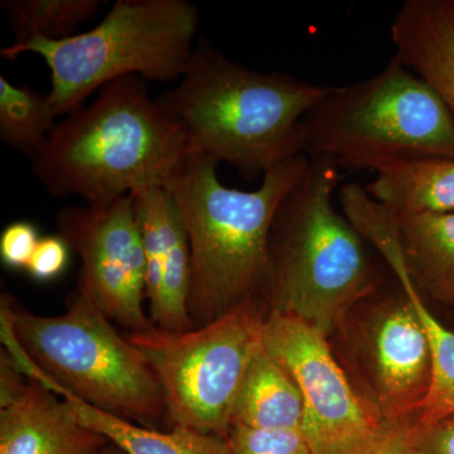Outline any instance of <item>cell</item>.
<instances>
[{
	"label": "cell",
	"mask_w": 454,
	"mask_h": 454,
	"mask_svg": "<svg viewBox=\"0 0 454 454\" xmlns=\"http://www.w3.org/2000/svg\"><path fill=\"white\" fill-rule=\"evenodd\" d=\"M309 160L271 227L265 301L269 310L297 317L330 337L380 278L367 241L334 208L339 166L327 158Z\"/></svg>",
	"instance_id": "5b68a950"
},
{
	"label": "cell",
	"mask_w": 454,
	"mask_h": 454,
	"mask_svg": "<svg viewBox=\"0 0 454 454\" xmlns=\"http://www.w3.org/2000/svg\"><path fill=\"white\" fill-rule=\"evenodd\" d=\"M366 454H420L411 443L404 427H393Z\"/></svg>",
	"instance_id": "d4e9b609"
},
{
	"label": "cell",
	"mask_w": 454,
	"mask_h": 454,
	"mask_svg": "<svg viewBox=\"0 0 454 454\" xmlns=\"http://www.w3.org/2000/svg\"><path fill=\"white\" fill-rule=\"evenodd\" d=\"M309 160L303 154L268 170L258 190L247 192L221 184L219 163L196 153L169 182L166 188L177 203L190 240L188 313L195 327L265 298L271 227L284 197Z\"/></svg>",
	"instance_id": "3957f363"
},
{
	"label": "cell",
	"mask_w": 454,
	"mask_h": 454,
	"mask_svg": "<svg viewBox=\"0 0 454 454\" xmlns=\"http://www.w3.org/2000/svg\"><path fill=\"white\" fill-rule=\"evenodd\" d=\"M2 342L23 372L53 393L151 429H166L160 382L142 352L80 292L59 316L29 312L5 294Z\"/></svg>",
	"instance_id": "277c9868"
},
{
	"label": "cell",
	"mask_w": 454,
	"mask_h": 454,
	"mask_svg": "<svg viewBox=\"0 0 454 454\" xmlns=\"http://www.w3.org/2000/svg\"><path fill=\"white\" fill-rule=\"evenodd\" d=\"M331 89L250 70L200 40L177 88L157 100L196 153L254 177L306 154L304 118Z\"/></svg>",
	"instance_id": "7a4b0ae2"
},
{
	"label": "cell",
	"mask_w": 454,
	"mask_h": 454,
	"mask_svg": "<svg viewBox=\"0 0 454 454\" xmlns=\"http://www.w3.org/2000/svg\"><path fill=\"white\" fill-rule=\"evenodd\" d=\"M395 216L406 268L418 288L454 301V212Z\"/></svg>",
	"instance_id": "e0dca14e"
},
{
	"label": "cell",
	"mask_w": 454,
	"mask_h": 454,
	"mask_svg": "<svg viewBox=\"0 0 454 454\" xmlns=\"http://www.w3.org/2000/svg\"><path fill=\"white\" fill-rule=\"evenodd\" d=\"M70 253V247L59 234L43 236L26 271L37 282H52L65 273Z\"/></svg>",
	"instance_id": "603a6c76"
},
{
	"label": "cell",
	"mask_w": 454,
	"mask_h": 454,
	"mask_svg": "<svg viewBox=\"0 0 454 454\" xmlns=\"http://www.w3.org/2000/svg\"><path fill=\"white\" fill-rule=\"evenodd\" d=\"M193 154L181 122L151 98L145 80L128 76L57 122L32 169L51 195L98 207L166 188Z\"/></svg>",
	"instance_id": "6da1fadb"
},
{
	"label": "cell",
	"mask_w": 454,
	"mask_h": 454,
	"mask_svg": "<svg viewBox=\"0 0 454 454\" xmlns=\"http://www.w3.org/2000/svg\"><path fill=\"white\" fill-rule=\"evenodd\" d=\"M57 234L82 259L76 291L129 333L155 327L145 315V254L133 197L107 206H65Z\"/></svg>",
	"instance_id": "30bf717a"
},
{
	"label": "cell",
	"mask_w": 454,
	"mask_h": 454,
	"mask_svg": "<svg viewBox=\"0 0 454 454\" xmlns=\"http://www.w3.org/2000/svg\"><path fill=\"white\" fill-rule=\"evenodd\" d=\"M90 428L127 454H232L227 439L188 428L151 429L114 417L70 394L59 393Z\"/></svg>",
	"instance_id": "ac0fdd59"
},
{
	"label": "cell",
	"mask_w": 454,
	"mask_h": 454,
	"mask_svg": "<svg viewBox=\"0 0 454 454\" xmlns=\"http://www.w3.org/2000/svg\"><path fill=\"white\" fill-rule=\"evenodd\" d=\"M262 343L301 391V433L313 454H366L393 428L355 389L337 363L328 337L312 325L269 310Z\"/></svg>",
	"instance_id": "9c48e42d"
},
{
	"label": "cell",
	"mask_w": 454,
	"mask_h": 454,
	"mask_svg": "<svg viewBox=\"0 0 454 454\" xmlns=\"http://www.w3.org/2000/svg\"><path fill=\"white\" fill-rule=\"evenodd\" d=\"M304 151L375 172L423 158H454V119L396 55L375 76L331 89L303 121Z\"/></svg>",
	"instance_id": "8992f818"
},
{
	"label": "cell",
	"mask_w": 454,
	"mask_h": 454,
	"mask_svg": "<svg viewBox=\"0 0 454 454\" xmlns=\"http://www.w3.org/2000/svg\"><path fill=\"white\" fill-rule=\"evenodd\" d=\"M41 236L31 221H13L0 234V259L8 269L27 270Z\"/></svg>",
	"instance_id": "7402d4cb"
},
{
	"label": "cell",
	"mask_w": 454,
	"mask_h": 454,
	"mask_svg": "<svg viewBox=\"0 0 454 454\" xmlns=\"http://www.w3.org/2000/svg\"><path fill=\"white\" fill-rule=\"evenodd\" d=\"M404 428L420 454H454V414L433 423Z\"/></svg>",
	"instance_id": "cb8c5ba5"
},
{
	"label": "cell",
	"mask_w": 454,
	"mask_h": 454,
	"mask_svg": "<svg viewBox=\"0 0 454 454\" xmlns=\"http://www.w3.org/2000/svg\"><path fill=\"white\" fill-rule=\"evenodd\" d=\"M303 419L297 384L260 340L236 395L231 428L301 430Z\"/></svg>",
	"instance_id": "9a60e30c"
},
{
	"label": "cell",
	"mask_w": 454,
	"mask_h": 454,
	"mask_svg": "<svg viewBox=\"0 0 454 454\" xmlns=\"http://www.w3.org/2000/svg\"><path fill=\"white\" fill-rule=\"evenodd\" d=\"M130 195L145 247L149 318L160 330H192L188 313L191 247L177 203L164 187H146Z\"/></svg>",
	"instance_id": "7c38bea8"
},
{
	"label": "cell",
	"mask_w": 454,
	"mask_h": 454,
	"mask_svg": "<svg viewBox=\"0 0 454 454\" xmlns=\"http://www.w3.org/2000/svg\"><path fill=\"white\" fill-rule=\"evenodd\" d=\"M98 454H127L124 452V450H121V448H118L116 446H114V444L109 443L106 448H103V450H100V453Z\"/></svg>",
	"instance_id": "484cf974"
},
{
	"label": "cell",
	"mask_w": 454,
	"mask_h": 454,
	"mask_svg": "<svg viewBox=\"0 0 454 454\" xmlns=\"http://www.w3.org/2000/svg\"><path fill=\"white\" fill-rule=\"evenodd\" d=\"M367 193L395 215L454 212V158H423L376 172Z\"/></svg>",
	"instance_id": "2e32d148"
},
{
	"label": "cell",
	"mask_w": 454,
	"mask_h": 454,
	"mask_svg": "<svg viewBox=\"0 0 454 454\" xmlns=\"http://www.w3.org/2000/svg\"><path fill=\"white\" fill-rule=\"evenodd\" d=\"M56 118L49 92L16 86L0 76V140L5 145L33 160L46 145Z\"/></svg>",
	"instance_id": "d6986e66"
},
{
	"label": "cell",
	"mask_w": 454,
	"mask_h": 454,
	"mask_svg": "<svg viewBox=\"0 0 454 454\" xmlns=\"http://www.w3.org/2000/svg\"><path fill=\"white\" fill-rule=\"evenodd\" d=\"M27 378L20 395L0 406V454H98L110 443L65 399Z\"/></svg>",
	"instance_id": "4fadbf2b"
},
{
	"label": "cell",
	"mask_w": 454,
	"mask_h": 454,
	"mask_svg": "<svg viewBox=\"0 0 454 454\" xmlns=\"http://www.w3.org/2000/svg\"><path fill=\"white\" fill-rule=\"evenodd\" d=\"M227 442L232 454H313L301 430H267L234 427Z\"/></svg>",
	"instance_id": "44dd1931"
},
{
	"label": "cell",
	"mask_w": 454,
	"mask_h": 454,
	"mask_svg": "<svg viewBox=\"0 0 454 454\" xmlns=\"http://www.w3.org/2000/svg\"><path fill=\"white\" fill-rule=\"evenodd\" d=\"M390 35L396 56L434 89L454 119V0H406Z\"/></svg>",
	"instance_id": "5bb4252c"
},
{
	"label": "cell",
	"mask_w": 454,
	"mask_h": 454,
	"mask_svg": "<svg viewBox=\"0 0 454 454\" xmlns=\"http://www.w3.org/2000/svg\"><path fill=\"white\" fill-rule=\"evenodd\" d=\"M372 309L356 334L364 395L390 426L408 427L432 387L428 339L402 288Z\"/></svg>",
	"instance_id": "8fae6325"
},
{
	"label": "cell",
	"mask_w": 454,
	"mask_h": 454,
	"mask_svg": "<svg viewBox=\"0 0 454 454\" xmlns=\"http://www.w3.org/2000/svg\"><path fill=\"white\" fill-rule=\"evenodd\" d=\"M262 309V301H250L192 330L153 327L128 334L160 382L166 429L179 427L227 439L236 395L262 340L268 315Z\"/></svg>",
	"instance_id": "ba28073f"
},
{
	"label": "cell",
	"mask_w": 454,
	"mask_h": 454,
	"mask_svg": "<svg viewBox=\"0 0 454 454\" xmlns=\"http://www.w3.org/2000/svg\"><path fill=\"white\" fill-rule=\"evenodd\" d=\"M199 9L187 0H118L95 28L59 41L35 38L0 49L14 61L35 53L51 71L56 116L82 109L86 98L128 76L168 82L186 74L199 29Z\"/></svg>",
	"instance_id": "52a82bcc"
},
{
	"label": "cell",
	"mask_w": 454,
	"mask_h": 454,
	"mask_svg": "<svg viewBox=\"0 0 454 454\" xmlns=\"http://www.w3.org/2000/svg\"><path fill=\"white\" fill-rule=\"evenodd\" d=\"M98 0H2L14 35L12 46H22L35 38L65 40L77 27L98 13Z\"/></svg>",
	"instance_id": "ffe728a7"
}]
</instances>
